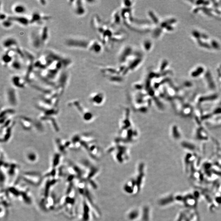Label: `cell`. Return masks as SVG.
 Instances as JSON below:
<instances>
[{
	"label": "cell",
	"mask_w": 221,
	"mask_h": 221,
	"mask_svg": "<svg viewBox=\"0 0 221 221\" xmlns=\"http://www.w3.org/2000/svg\"><path fill=\"white\" fill-rule=\"evenodd\" d=\"M22 177L25 182L34 186L39 185L43 180L40 174L36 172H26L23 174Z\"/></svg>",
	"instance_id": "cell-1"
},
{
	"label": "cell",
	"mask_w": 221,
	"mask_h": 221,
	"mask_svg": "<svg viewBox=\"0 0 221 221\" xmlns=\"http://www.w3.org/2000/svg\"><path fill=\"white\" fill-rule=\"evenodd\" d=\"M50 16L44 15L39 12L35 11L32 14L29 18L30 25L36 24L38 25H42L45 22L50 19Z\"/></svg>",
	"instance_id": "cell-2"
},
{
	"label": "cell",
	"mask_w": 221,
	"mask_h": 221,
	"mask_svg": "<svg viewBox=\"0 0 221 221\" xmlns=\"http://www.w3.org/2000/svg\"><path fill=\"white\" fill-rule=\"evenodd\" d=\"M30 40L32 47L36 49L39 50L44 46L42 42L39 30H34L30 33Z\"/></svg>",
	"instance_id": "cell-3"
},
{
	"label": "cell",
	"mask_w": 221,
	"mask_h": 221,
	"mask_svg": "<svg viewBox=\"0 0 221 221\" xmlns=\"http://www.w3.org/2000/svg\"><path fill=\"white\" fill-rule=\"evenodd\" d=\"M16 55L15 49L6 50L1 57V61L4 66H10Z\"/></svg>",
	"instance_id": "cell-4"
},
{
	"label": "cell",
	"mask_w": 221,
	"mask_h": 221,
	"mask_svg": "<svg viewBox=\"0 0 221 221\" xmlns=\"http://www.w3.org/2000/svg\"><path fill=\"white\" fill-rule=\"evenodd\" d=\"M68 47L73 49H82L86 47V42L77 38H70L66 39L65 42Z\"/></svg>",
	"instance_id": "cell-5"
},
{
	"label": "cell",
	"mask_w": 221,
	"mask_h": 221,
	"mask_svg": "<svg viewBox=\"0 0 221 221\" xmlns=\"http://www.w3.org/2000/svg\"><path fill=\"white\" fill-rule=\"evenodd\" d=\"M68 3L72 6L75 14L78 16L84 15L85 12V9L81 1H69Z\"/></svg>",
	"instance_id": "cell-6"
},
{
	"label": "cell",
	"mask_w": 221,
	"mask_h": 221,
	"mask_svg": "<svg viewBox=\"0 0 221 221\" xmlns=\"http://www.w3.org/2000/svg\"><path fill=\"white\" fill-rule=\"evenodd\" d=\"M2 44L3 48L6 50L15 49L19 46L17 39L13 37L9 36L4 39Z\"/></svg>",
	"instance_id": "cell-7"
},
{
	"label": "cell",
	"mask_w": 221,
	"mask_h": 221,
	"mask_svg": "<svg viewBox=\"0 0 221 221\" xmlns=\"http://www.w3.org/2000/svg\"><path fill=\"white\" fill-rule=\"evenodd\" d=\"M8 18L14 23H16L23 26H28L30 25V18L25 16L13 15L8 16Z\"/></svg>",
	"instance_id": "cell-8"
},
{
	"label": "cell",
	"mask_w": 221,
	"mask_h": 221,
	"mask_svg": "<svg viewBox=\"0 0 221 221\" xmlns=\"http://www.w3.org/2000/svg\"><path fill=\"white\" fill-rule=\"evenodd\" d=\"M11 81L14 87L19 89L25 88L28 83L24 77L17 75H13L11 77Z\"/></svg>",
	"instance_id": "cell-9"
},
{
	"label": "cell",
	"mask_w": 221,
	"mask_h": 221,
	"mask_svg": "<svg viewBox=\"0 0 221 221\" xmlns=\"http://www.w3.org/2000/svg\"><path fill=\"white\" fill-rule=\"evenodd\" d=\"M12 10L15 15L24 16L27 12V8L23 3H16L13 4Z\"/></svg>",
	"instance_id": "cell-10"
},
{
	"label": "cell",
	"mask_w": 221,
	"mask_h": 221,
	"mask_svg": "<svg viewBox=\"0 0 221 221\" xmlns=\"http://www.w3.org/2000/svg\"><path fill=\"white\" fill-rule=\"evenodd\" d=\"M16 90L13 88H9L7 90V96L8 101L13 106L16 105L17 103V96Z\"/></svg>",
	"instance_id": "cell-11"
},
{
	"label": "cell",
	"mask_w": 221,
	"mask_h": 221,
	"mask_svg": "<svg viewBox=\"0 0 221 221\" xmlns=\"http://www.w3.org/2000/svg\"><path fill=\"white\" fill-rule=\"evenodd\" d=\"M22 58L18 55H16L13 60L10 64V66L13 70L19 71L22 70L23 68V63H22Z\"/></svg>",
	"instance_id": "cell-12"
},
{
	"label": "cell",
	"mask_w": 221,
	"mask_h": 221,
	"mask_svg": "<svg viewBox=\"0 0 221 221\" xmlns=\"http://www.w3.org/2000/svg\"><path fill=\"white\" fill-rule=\"evenodd\" d=\"M26 160L30 163H35L38 159V156L35 151L29 150L26 152Z\"/></svg>",
	"instance_id": "cell-13"
},
{
	"label": "cell",
	"mask_w": 221,
	"mask_h": 221,
	"mask_svg": "<svg viewBox=\"0 0 221 221\" xmlns=\"http://www.w3.org/2000/svg\"><path fill=\"white\" fill-rule=\"evenodd\" d=\"M42 42L45 45L47 43L49 39V31L47 27L44 26L39 30Z\"/></svg>",
	"instance_id": "cell-14"
},
{
	"label": "cell",
	"mask_w": 221,
	"mask_h": 221,
	"mask_svg": "<svg viewBox=\"0 0 221 221\" xmlns=\"http://www.w3.org/2000/svg\"><path fill=\"white\" fill-rule=\"evenodd\" d=\"M32 121L28 117H21L20 122L22 127L26 130H30L32 127Z\"/></svg>",
	"instance_id": "cell-15"
},
{
	"label": "cell",
	"mask_w": 221,
	"mask_h": 221,
	"mask_svg": "<svg viewBox=\"0 0 221 221\" xmlns=\"http://www.w3.org/2000/svg\"><path fill=\"white\" fill-rule=\"evenodd\" d=\"M14 23H15L8 18L7 19L1 22L2 26L4 29H11L12 27L13 26Z\"/></svg>",
	"instance_id": "cell-16"
},
{
	"label": "cell",
	"mask_w": 221,
	"mask_h": 221,
	"mask_svg": "<svg viewBox=\"0 0 221 221\" xmlns=\"http://www.w3.org/2000/svg\"><path fill=\"white\" fill-rule=\"evenodd\" d=\"M8 15L5 13L1 12V15H0V19H1V22L2 21H4L5 20L7 19H8Z\"/></svg>",
	"instance_id": "cell-17"
},
{
	"label": "cell",
	"mask_w": 221,
	"mask_h": 221,
	"mask_svg": "<svg viewBox=\"0 0 221 221\" xmlns=\"http://www.w3.org/2000/svg\"><path fill=\"white\" fill-rule=\"evenodd\" d=\"M40 5L42 6H45L47 4V2L46 1H44V0H39L38 1Z\"/></svg>",
	"instance_id": "cell-18"
}]
</instances>
